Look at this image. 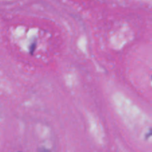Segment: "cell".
Here are the masks:
<instances>
[{
    "label": "cell",
    "mask_w": 152,
    "mask_h": 152,
    "mask_svg": "<svg viewBox=\"0 0 152 152\" xmlns=\"http://www.w3.org/2000/svg\"><path fill=\"white\" fill-rule=\"evenodd\" d=\"M37 152H51V151L49 150L48 148H45V147H40V148H38Z\"/></svg>",
    "instance_id": "6da1fadb"
},
{
    "label": "cell",
    "mask_w": 152,
    "mask_h": 152,
    "mask_svg": "<svg viewBox=\"0 0 152 152\" xmlns=\"http://www.w3.org/2000/svg\"><path fill=\"white\" fill-rule=\"evenodd\" d=\"M19 152H21V151H19Z\"/></svg>",
    "instance_id": "7a4b0ae2"
}]
</instances>
